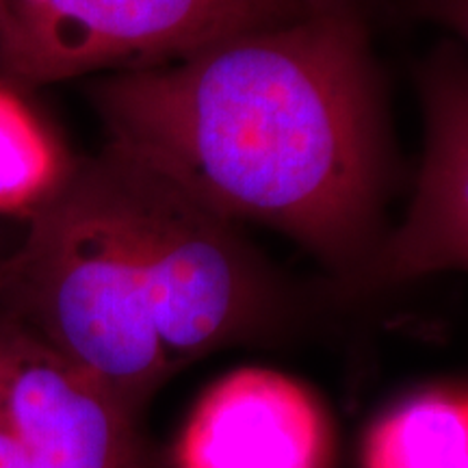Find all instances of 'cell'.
Masks as SVG:
<instances>
[{
	"instance_id": "1",
	"label": "cell",
	"mask_w": 468,
	"mask_h": 468,
	"mask_svg": "<svg viewBox=\"0 0 468 468\" xmlns=\"http://www.w3.org/2000/svg\"><path fill=\"white\" fill-rule=\"evenodd\" d=\"M111 148L232 224L358 278L384 239L390 159L365 14H306L90 85Z\"/></svg>"
},
{
	"instance_id": "2",
	"label": "cell",
	"mask_w": 468,
	"mask_h": 468,
	"mask_svg": "<svg viewBox=\"0 0 468 468\" xmlns=\"http://www.w3.org/2000/svg\"><path fill=\"white\" fill-rule=\"evenodd\" d=\"M3 289L9 313L134 417L178 368L289 317L237 224L111 145L69 163L31 208Z\"/></svg>"
},
{
	"instance_id": "3",
	"label": "cell",
	"mask_w": 468,
	"mask_h": 468,
	"mask_svg": "<svg viewBox=\"0 0 468 468\" xmlns=\"http://www.w3.org/2000/svg\"><path fill=\"white\" fill-rule=\"evenodd\" d=\"M302 16L300 0H0V72L37 87L152 68Z\"/></svg>"
},
{
	"instance_id": "4",
	"label": "cell",
	"mask_w": 468,
	"mask_h": 468,
	"mask_svg": "<svg viewBox=\"0 0 468 468\" xmlns=\"http://www.w3.org/2000/svg\"><path fill=\"white\" fill-rule=\"evenodd\" d=\"M134 414L14 313L0 314V430L50 468H145Z\"/></svg>"
},
{
	"instance_id": "5",
	"label": "cell",
	"mask_w": 468,
	"mask_h": 468,
	"mask_svg": "<svg viewBox=\"0 0 468 468\" xmlns=\"http://www.w3.org/2000/svg\"><path fill=\"white\" fill-rule=\"evenodd\" d=\"M425 148L406 218L349 291L388 289L442 271H468V57L453 42L420 69Z\"/></svg>"
},
{
	"instance_id": "6",
	"label": "cell",
	"mask_w": 468,
	"mask_h": 468,
	"mask_svg": "<svg viewBox=\"0 0 468 468\" xmlns=\"http://www.w3.org/2000/svg\"><path fill=\"white\" fill-rule=\"evenodd\" d=\"M330 430L295 379L239 368L204 393L178 442V468H327Z\"/></svg>"
},
{
	"instance_id": "7",
	"label": "cell",
	"mask_w": 468,
	"mask_h": 468,
	"mask_svg": "<svg viewBox=\"0 0 468 468\" xmlns=\"http://www.w3.org/2000/svg\"><path fill=\"white\" fill-rule=\"evenodd\" d=\"M365 468H468V388L423 390L390 408L368 431Z\"/></svg>"
},
{
	"instance_id": "8",
	"label": "cell",
	"mask_w": 468,
	"mask_h": 468,
	"mask_svg": "<svg viewBox=\"0 0 468 468\" xmlns=\"http://www.w3.org/2000/svg\"><path fill=\"white\" fill-rule=\"evenodd\" d=\"M66 167L25 104L0 90V208H33Z\"/></svg>"
},
{
	"instance_id": "9",
	"label": "cell",
	"mask_w": 468,
	"mask_h": 468,
	"mask_svg": "<svg viewBox=\"0 0 468 468\" xmlns=\"http://www.w3.org/2000/svg\"><path fill=\"white\" fill-rule=\"evenodd\" d=\"M408 16L430 22L453 37L468 57V0H393Z\"/></svg>"
},
{
	"instance_id": "10",
	"label": "cell",
	"mask_w": 468,
	"mask_h": 468,
	"mask_svg": "<svg viewBox=\"0 0 468 468\" xmlns=\"http://www.w3.org/2000/svg\"><path fill=\"white\" fill-rule=\"evenodd\" d=\"M0 468H50L22 447L16 438L0 430Z\"/></svg>"
},
{
	"instance_id": "11",
	"label": "cell",
	"mask_w": 468,
	"mask_h": 468,
	"mask_svg": "<svg viewBox=\"0 0 468 468\" xmlns=\"http://www.w3.org/2000/svg\"><path fill=\"white\" fill-rule=\"evenodd\" d=\"M306 14H362V0H300Z\"/></svg>"
}]
</instances>
